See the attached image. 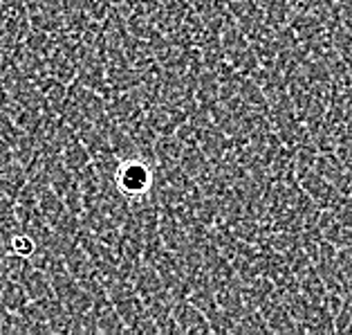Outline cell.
Returning <instances> with one entry per match:
<instances>
[{"label": "cell", "instance_id": "cell-2", "mask_svg": "<svg viewBox=\"0 0 352 335\" xmlns=\"http://www.w3.org/2000/svg\"><path fill=\"white\" fill-rule=\"evenodd\" d=\"M12 250L16 254H30L34 247H32V241L30 238H25V236H16L14 241H12Z\"/></svg>", "mask_w": 352, "mask_h": 335}, {"label": "cell", "instance_id": "cell-1", "mask_svg": "<svg viewBox=\"0 0 352 335\" xmlns=\"http://www.w3.org/2000/svg\"><path fill=\"white\" fill-rule=\"evenodd\" d=\"M117 183L126 196H142L148 192V187H151V171L146 165H142V162H126V165L119 169Z\"/></svg>", "mask_w": 352, "mask_h": 335}]
</instances>
